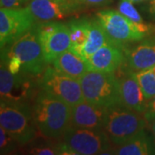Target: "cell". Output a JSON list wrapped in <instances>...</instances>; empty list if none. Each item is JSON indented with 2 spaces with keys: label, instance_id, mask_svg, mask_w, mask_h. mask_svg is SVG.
Segmentation results:
<instances>
[{
  "label": "cell",
  "instance_id": "6da1fadb",
  "mask_svg": "<svg viewBox=\"0 0 155 155\" xmlns=\"http://www.w3.org/2000/svg\"><path fill=\"white\" fill-rule=\"evenodd\" d=\"M32 111L38 132L46 138H61L71 125L72 106L43 90L35 96Z\"/></svg>",
  "mask_w": 155,
  "mask_h": 155
},
{
  "label": "cell",
  "instance_id": "7a4b0ae2",
  "mask_svg": "<svg viewBox=\"0 0 155 155\" xmlns=\"http://www.w3.org/2000/svg\"><path fill=\"white\" fill-rule=\"evenodd\" d=\"M58 144L59 154H112V142L103 129L70 126Z\"/></svg>",
  "mask_w": 155,
  "mask_h": 155
},
{
  "label": "cell",
  "instance_id": "3957f363",
  "mask_svg": "<svg viewBox=\"0 0 155 155\" xmlns=\"http://www.w3.org/2000/svg\"><path fill=\"white\" fill-rule=\"evenodd\" d=\"M147 122L142 114L121 104L107 108L103 130L112 144H124L145 131Z\"/></svg>",
  "mask_w": 155,
  "mask_h": 155
},
{
  "label": "cell",
  "instance_id": "277c9868",
  "mask_svg": "<svg viewBox=\"0 0 155 155\" xmlns=\"http://www.w3.org/2000/svg\"><path fill=\"white\" fill-rule=\"evenodd\" d=\"M0 126L16 139L19 145L31 142L38 131L34 120L32 105L29 103L1 100Z\"/></svg>",
  "mask_w": 155,
  "mask_h": 155
},
{
  "label": "cell",
  "instance_id": "5b68a950",
  "mask_svg": "<svg viewBox=\"0 0 155 155\" xmlns=\"http://www.w3.org/2000/svg\"><path fill=\"white\" fill-rule=\"evenodd\" d=\"M79 82L84 98L89 103L105 109L121 104L120 81L113 72L88 71Z\"/></svg>",
  "mask_w": 155,
  "mask_h": 155
},
{
  "label": "cell",
  "instance_id": "8992f818",
  "mask_svg": "<svg viewBox=\"0 0 155 155\" xmlns=\"http://www.w3.org/2000/svg\"><path fill=\"white\" fill-rule=\"evenodd\" d=\"M1 54L19 57L22 64L21 72L35 77L42 74L48 65L35 26L14 42L1 48Z\"/></svg>",
  "mask_w": 155,
  "mask_h": 155
},
{
  "label": "cell",
  "instance_id": "52a82bcc",
  "mask_svg": "<svg viewBox=\"0 0 155 155\" xmlns=\"http://www.w3.org/2000/svg\"><path fill=\"white\" fill-rule=\"evenodd\" d=\"M35 76L25 72L12 74L5 65L1 63L0 95L1 100L17 103H29L35 99L36 91L40 88Z\"/></svg>",
  "mask_w": 155,
  "mask_h": 155
},
{
  "label": "cell",
  "instance_id": "ba28073f",
  "mask_svg": "<svg viewBox=\"0 0 155 155\" xmlns=\"http://www.w3.org/2000/svg\"><path fill=\"white\" fill-rule=\"evenodd\" d=\"M96 17L104 29L111 42L122 47L124 44L142 41L147 35L139 30L137 26L118 11L102 10Z\"/></svg>",
  "mask_w": 155,
  "mask_h": 155
},
{
  "label": "cell",
  "instance_id": "9c48e42d",
  "mask_svg": "<svg viewBox=\"0 0 155 155\" xmlns=\"http://www.w3.org/2000/svg\"><path fill=\"white\" fill-rule=\"evenodd\" d=\"M41 90L54 95L70 106H74L84 101L80 82L60 72L54 67L46 68L39 79Z\"/></svg>",
  "mask_w": 155,
  "mask_h": 155
},
{
  "label": "cell",
  "instance_id": "30bf717a",
  "mask_svg": "<svg viewBox=\"0 0 155 155\" xmlns=\"http://www.w3.org/2000/svg\"><path fill=\"white\" fill-rule=\"evenodd\" d=\"M35 27L48 64L53 63L58 56L71 49L70 30L67 23L56 21L36 22Z\"/></svg>",
  "mask_w": 155,
  "mask_h": 155
},
{
  "label": "cell",
  "instance_id": "8fae6325",
  "mask_svg": "<svg viewBox=\"0 0 155 155\" xmlns=\"http://www.w3.org/2000/svg\"><path fill=\"white\" fill-rule=\"evenodd\" d=\"M36 21L28 6L9 9H0V46L14 42L29 29L33 28Z\"/></svg>",
  "mask_w": 155,
  "mask_h": 155
},
{
  "label": "cell",
  "instance_id": "7c38bea8",
  "mask_svg": "<svg viewBox=\"0 0 155 155\" xmlns=\"http://www.w3.org/2000/svg\"><path fill=\"white\" fill-rule=\"evenodd\" d=\"M28 6L38 22L63 20L81 10L72 0H30Z\"/></svg>",
  "mask_w": 155,
  "mask_h": 155
},
{
  "label": "cell",
  "instance_id": "4fadbf2b",
  "mask_svg": "<svg viewBox=\"0 0 155 155\" xmlns=\"http://www.w3.org/2000/svg\"><path fill=\"white\" fill-rule=\"evenodd\" d=\"M122 47L113 42L104 45L87 60L89 71L114 72L124 61Z\"/></svg>",
  "mask_w": 155,
  "mask_h": 155
},
{
  "label": "cell",
  "instance_id": "5bb4252c",
  "mask_svg": "<svg viewBox=\"0 0 155 155\" xmlns=\"http://www.w3.org/2000/svg\"><path fill=\"white\" fill-rule=\"evenodd\" d=\"M105 108L94 105L87 101H83L72 107L71 125L76 127L103 129Z\"/></svg>",
  "mask_w": 155,
  "mask_h": 155
},
{
  "label": "cell",
  "instance_id": "9a60e30c",
  "mask_svg": "<svg viewBox=\"0 0 155 155\" xmlns=\"http://www.w3.org/2000/svg\"><path fill=\"white\" fill-rule=\"evenodd\" d=\"M119 81L121 104L140 114H143L148 102L145 98L143 91L133 72L122 77Z\"/></svg>",
  "mask_w": 155,
  "mask_h": 155
},
{
  "label": "cell",
  "instance_id": "2e32d148",
  "mask_svg": "<svg viewBox=\"0 0 155 155\" xmlns=\"http://www.w3.org/2000/svg\"><path fill=\"white\" fill-rule=\"evenodd\" d=\"M126 61L133 72L152 69L155 66V37L146 39L129 50Z\"/></svg>",
  "mask_w": 155,
  "mask_h": 155
},
{
  "label": "cell",
  "instance_id": "e0dca14e",
  "mask_svg": "<svg viewBox=\"0 0 155 155\" xmlns=\"http://www.w3.org/2000/svg\"><path fill=\"white\" fill-rule=\"evenodd\" d=\"M52 64L60 72L78 80L89 71L87 61L71 49L58 56Z\"/></svg>",
  "mask_w": 155,
  "mask_h": 155
},
{
  "label": "cell",
  "instance_id": "ac0fdd59",
  "mask_svg": "<svg viewBox=\"0 0 155 155\" xmlns=\"http://www.w3.org/2000/svg\"><path fill=\"white\" fill-rule=\"evenodd\" d=\"M112 154L118 155H152L155 154V139L146 131L140 134L131 140L111 148Z\"/></svg>",
  "mask_w": 155,
  "mask_h": 155
},
{
  "label": "cell",
  "instance_id": "d6986e66",
  "mask_svg": "<svg viewBox=\"0 0 155 155\" xmlns=\"http://www.w3.org/2000/svg\"><path fill=\"white\" fill-rule=\"evenodd\" d=\"M110 41V39L97 17L91 18L89 21L88 38L85 44L84 45L83 48L80 51L79 55L84 60L87 61L95 52H97L100 48Z\"/></svg>",
  "mask_w": 155,
  "mask_h": 155
},
{
  "label": "cell",
  "instance_id": "ffe728a7",
  "mask_svg": "<svg viewBox=\"0 0 155 155\" xmlns=\"http://www.w3.org/2000/svg\"><path fill=\"white\" fill-rule=\"evenodd\" d=\"M90 18H79L72 20L67 23L70 30L71 50L79 54L84 45L85 44L89 35Z\"/></svg>",
  "mask_w": 155,
  "mask_h": 155
},
{
  "label": "cell",
  "instance_id": "44dd1931",
  "mask_svg": "<svg viewBox=\"0 0 155 155\" xmlns=\"http://www.w3.org/2000/svg\"><path fill=\"white\" fill-rule=\"evenodd\" d=\"M118 11L124 17H127L128 20L133 22L137 26L140 31L146 34L147 35L149 34L152 28L151 26L144 22L140 12L134 5V3L128 0H120L118 4Z\"/></svg>",
  "mask_w": 155,
  "mask_h": 155
},
{
  "label": "cell",
  "instance_id": "7402d4cb",
  "mask_svg": "<svg viewBox=\"0 0 155 155\" xmlns=\"http://www.w3.org/2000/svg\"><path fill=\"white\" fill-rule=\"evenodd\" d=\"M140 88L143 91L145 98L148 102L155 96V73L151 69L133 72Z\"/></svg>",
  "mask_w": 155,
  "mask_h": 155
},
{
  "label": "cell",
  "instance_id": "603a6c76",
  "mask_svg": "<svg viewBox=\"0 0 155 155\" xmlns=\"http://www.w3.org/2000/svg\"><path fill=\"white\" fill-rule=\"evenodd\" d=\"M19 143L4 127H0V153L10 154L16 151Z\"/></svg>",
  "mask_w": 155,
  "mask_h": 155
},
{
  "label": "cell",
  "instance_id": "cb8c5ba5",
  "mask_svg": "<svg viewBox=\"0 0 155 155\" xmlns=\"http://www.w3.org/2000/svg\"><path fill=\"white\" fill-rule=\"evenodd\" d=\"M29 153L35 155H55L59 154L58 144L47 145L38 144L33 145V147L29 149Z\"/></svg>",
  "mask_w": 155,
  "mask_h": 155
},
{
  "label": "cell",
  "instance_id": "d4e9b609",
  "mask_svg": "<svg viewBox=\"0 0 155 155\" xmlns=\"http://www.w3.org/2000/svg\"><path fill=\"white\" fill-rule=\"evenodd\" d=\"M81 9L87 7H97L104 6L110 3L111 0H72Z\"/></svg>",
  "mask_w": 155,
  "mask_h": 155
},
{
  "label": "cell",
  "instance_id": "484cf974",
  "mask_svg": "<svg viewBox=\"0 0 155 155\" xmlns=\"http://www.w3.org/2000/svg\"><path fill=\"white\" fill-rule=\"evenodd\" d=\"M30 0H0L1 8L17 9L25 7L28 5Z\"/></svg>",
  "mask_w": 155,
  "mask_h": 155
},
{
  "label": "cell",
  "instance_id": "4316f807",
  "mask_svg": "<svg viewBox=\"0 0 155 155\" xmlns=\"http://www.w3.org/2000/svg\"><path fill=\"white\" fill-rule=\"evenodd\" d=\"M144 116L145 120L147 121V124L153 122L155 119V96L151 100L148 101L147 109L145 112L142 114Z\"/></svg>",
  "mask_w": 155,
  "mask_h": 155
},
{
  "label": "cell",
  "instance_id": "83f0119b",
  "mask_svg": "<svg viewBox=\"0 0 155 155\" xmlns=\"http://www.w3.org/2000/svg\"><path fill=\"white\" fill-rule=\"evenodd\" d=\"M147 10L151 17L155 18V0H150L147 5Z\"/></svg>",
  "mask_w": 155,
  "mask_h": 155
},
{
  "label": "cell",
  "instance_id": "f1b7e54d",
  "mask_svg": "<svg viewBox=\"0 0 155 155\" xmlns=\"http://www.w3.org/2000/svg\"><path fill=\"white\" fill-rule=\"evenodd\" d=\"M149 127H150V130H151V132H152V134H153V138L155 139V119L153 121V122H150Z\"/></svg>",
  "mask_w": 155,
  "mask_h": 155
},
{
  "label": "cell",
  "instance_id": "f546056e",
  "mask_svg": "<svg viewBox=\"0 0 155 155\" xmlns=\"http://www.w3.org/2000/svg\"><path fill=\"white\" fill-rule=\"evenodd\" d=\"M130 2H132L134 4H139V3H143V2H147L150 0H128Z\"/></svg>",
  "mask_w": 155,
  "mask_h": 155
},
{
  "label": "cell",
  "instance_id": "4dcf8cb0",
  "mask_svg": "<svg viewBox=\"0 0 155 155\" xmlns=\"http://www.w3.org/2000/svg\"><path fill=\"white\" fill-rule=\"evenodd\" d=\"M151 70H152V71H153V72H154L155 73V66L153 67V68H152V69H151Z\"/></svg>",
  "mask_w": 155,
  "mask_h": 155
}]
</instances>
